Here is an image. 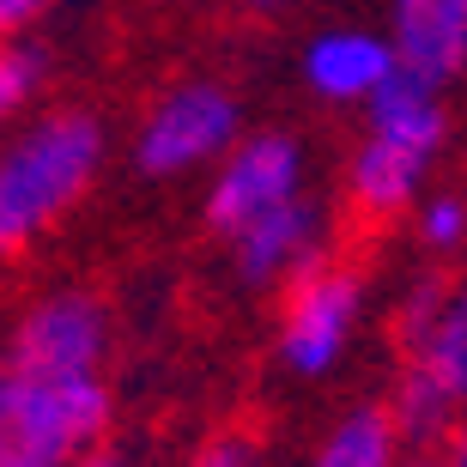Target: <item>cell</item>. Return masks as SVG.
Returning a JSON list of instances; mask_svg holds the SVG:
<instances>
[{
	"label": "cell",
	"instance_id": "8fae6325",
	"mask_svg": "<svg viewBox=\"0 0 467 467\" xmlns=\"http://www.w3.org/2000/svg\"><path fill=\"white\" fill-rule=\"evenodd\" d=\"M389 49L395 67L450 86L467 61V0H389Z\"/></svg>",
	"mask_w": 467,
	"mask_h": 467
},
{
	"label": "cell",
	"instance_id": "277c9868",
	"mask_svg": "<svg viewBox=\"0 0 467 467\" xmlns=\"http://www.w3.org/2000/svg\"><path fill=\"white\" fill-rule=\"evenodd\" d=\"M279 364L292 377H328L358 340L364 322V274L347 261H316L310 274L279 285Z\"/></svg>",
	"mask_w": 467,
	"mask_h": 467
},
{
	"label": "cell",
	"instance_id": "d6986e66",
	"mask_svg": "<svg viewBox=\"0 0 467 467\" xmlns=\"http://www.w3.org/2000/svg\"><path fill=\"white\" fill-rule=\"evenodd\" d=\"M395 467H467V455L462 450H443V455H437V450H419V455H400Z\"/></svg>",
	"mask_w": 467,
	"mask_h": 467
},
{
	"label": "cell",
	"instance_id": "6da1fadb",
	"mask_svg": "<svg viewBox=\"0 0 467 467\" xmlns=\"http://www.w3.org/2000/svg\"><path fill=\"white\" fill-rule=\"evenodd\" d=\"M109 128L91 109H43L0 140V255L31 249L98 182Z\"/></svg>",
	"mask_w": 467,
	"mask_h": 467
},
{
	"label": "cell",
	"instance_id": "9c48e42d",
	"mask_svg": "<svg viewBox=\"0 0 467 467\" xmlns=\"http://www.w3.org/2000/svg\"><path fill=\"white\" fill-rule=\"evenodd\" d=\"M437 158L443 152H431V146H413V140L364 128L358 152H352V164H347V201L364 213V219H400L419 194L431 189Z\"/></svg>",
	"mask_w": 467,
	"mask_h": 467
},
{
	"label": "cell",
	"instance_id": "7a4b0ae2",
	"mask_svg": "<svg viewBox=\"0 0 467 467\" xmlns=\"http://www.w3.org/2000/svg\"><path fill=\"white\" fill-rule=\"evenodd\" d=\"M400 347H407V370L395 382V413L407 443L431 450L437 437L455 431L467 395V304L455 285L425 279L400 304Z\"/></svg>",
	"mask_w": 467,
	"mask_h": 467
},
{
	"label": "cell",
	"instance_id": "e0dca14e",
	"mask_svg": "<svg viewBox=\"0 0 467 467\" xmlns=\"http://www.w3.org/2000/svg\"><path fill=\"white\" fill-rule=\"evenodd\" d=\"M49 6H55V0H0V36L31 31V25L49 13Z\"/></svg>",
	"mask_w": 467,
	"mask_h": 467
},
{
	"label": "cell",
	"instance_id": "ac0fdd59",
	"mask_svg": "<svg viewBox=\"0 0 467 467\" xmlns=\"http://www.w3.org/2000/svg\"><path fill=\"white\" fill-rule=\"evenodd\" d=\"M67 467H134V450H121V443H109V437H104V443H91L86 455H73Z\"/></svg>",
	"mask_w": 467,
	"mask_h": 467
},
{
	"label": "cell",
	"instance_id": "ba28073f",
	"mask_svg": "<svg viewBox=\"0 0 467 467\" xmlns=\"http://www.w3.org/2000/svg\"><path fill=\"white\" fill-rule=\"evenodd\" d=\"M225 243L243 285H292L316 261H328V213L316 207L310 194H297L285 207L249 219L243 231H231Z\"/></svg>",
	"mask_w": 467,
	"mask_h": 467
},
{
	"label": "cell",
	"instance_id": "3957f363",
	"mask_svg": "<svg viewBox=\"0 0 467 467\" xmlns=\"http://www.w3.org/2000/svg\"><path fill=\"white\" fill-rule=\"evenodd\" d=\"M104 377H31L0 364V467H67L109 437Z\"/></svg>",
	"mask_w": 467,
	"mask_h": 467
},
{
	"label": "cell",
	"instance_id": "4fadbf2b",
	"mask_svg": "<svg viewBox=\"0 0 467 467\" xmlns=\"http://www.w3.org/2000/svg\"><path fill=\"white\" fill-rule=\"evenodd\" d=\"M400 455H407V437H400L389 400H364V407H352L328 425L310 467H395Z\"/></svg>",
	"mask_w": 467,
	"mask_h": 467
},
{
	"label": "cell",
	"instance_id": "30bf717a",
	"mask_svg": "<svg viewBox=\"0 0 467 467\" xmlns=\"http://www.w3.org/2000/svg\"><path fill=\"white\" fill-rule=\"evenodd\" d=\"M389 73H395V49L370 25H328L304 43V86L322 104H364Z\"/></svg>",
	"mask_w": 467,
	"mask_h": 467
},
{
	"label": "cell",
	"instance_id": "9a60e30c",
	"mask_svg": "<svg viewBox=\"0 0 467 467\" xmlns=\"http://www.w3.org/2000/svg\"><path fill=\"white\" fill-rule=\"evenodd\" d=\"M413 213H419V243L431 249V255H455L467 243V201H462V189H425L413 201Z\"/></svg>",
	"mask_w": 467,
	"mask_h": 467
},
{
	"label": "cell",
	"instance_id": "ffe728a7",
	"mask_svg": "<svg viewBox=\"0 0 467 467\" xmlns=\"http://www.w3.org/2000/svg\"><path fill=\"white\" fill-rule=\"evenodd\" d=\"M249 6H285V0H249Z\"/></svg>",
	"mask_w": 467,
	"mask_h": 467
},
{
	"label": "cell",
	"instance_id": "8992f818",
	"mask_svg": "<svg viewBox=\"0 0 467 467\" xmlns=\"http://www.w3.org/2000/svg\"><path fill=\"white\" fill-rule=\"evenodd\" d=\"M304 182H310V158H304V140L297 134H274V128H267V134H237L225 152H219V164H213L207 225L219 231V237H231V231H243L249 219L297 201Z\"/></svg>",
	"mask_w": 467,
	"mask_h": 467
},
{
	"label": "cell",
	"instance_id": "52a82bcc",
	"mask_svg": "<svg viewBox=\"0 0 467 467\" xmlns=\"http://www.w3.org/2000/svg\"><path fill=\"white\" fill-rule=\"evenodd\" d=\"M6 364L31 377H104L109 310L91 292H49L13 322Z\"/></svg>",
	"mask_w": 467,
	"mask_h": 467
},
{
	"label": "cell",
	"instance_id": "5bb4252c",
	"mask_svg": "<svg viewBox=\"0 0 467 467\" xmlns=\"http://www.w3.org/2000/svg\"><path fill=\"white\" fill-rule=\"evenodd\" d=\"M36 91H43V55L25 49L18 36H0V128H13Z\"/></svg>",
	"mask_w": 467,
	"mask_h": 467
},
{
	"label": "cell",
	"instance_id": "7c38bea8",
	"mask_svg": "<svg viewBox=\"0 0 467 467\" xmlns=\"http://www.w3.org/2000/svg\"><path fill=\"white\" fill-rule=\"evenodd\" d=\"M364 128L443 152V146H450V104H443V86H431V79L395 67L370 98H364Z\"/></svg>",
	"mask_w": 467,
	"mask_h": 467
},
{
	"label": "cell",
	"instance_id": "2e32d148",
	"mask_svg": "<svg viewBox=\"0 0 467 467\" xmlns=\"http://www.w3.org/2000/svg\"><path fill=\"white\" fill-rule=\"evenodd\" d=\"M189 467H261V450H255V437H213V443H201V450L189 455Z\"/></svg>",
	"mask_w": 467,
	"mask_h": 467
},
{
	"label": "cell",
	"instance_id": "5b68a950",
	"mask_svg": "<svg viewBox=\"0 0 467 467\" xmlns=\"http://www.w3.org/2000/svg\"><path fill=\"white\" fill-rule=\"evenodd\" d=\"M243 134V104L237 91L219 86V79H189V86L164 91L134 128V164L140 176H158V182H176L189 171H207L219 164L231 140Z\"/></svg>",
	"mask_w": 467,
	"mask_h": 467
}]
</instances>
